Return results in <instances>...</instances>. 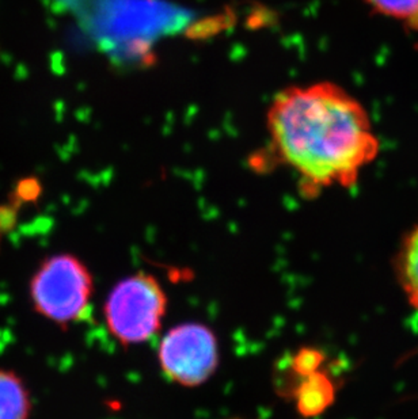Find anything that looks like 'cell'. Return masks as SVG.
I'll list each match as a JSON object with an SVG mask.
<instances>
[{
    "instance_id": "1",
    "label": "cell",
    "mask_w": 418,
    "mask_h": 419,
    "mask_svg": "<svg viewBox=\"0 0 418 419\" xmlns=\"http://www.w3.org/2000/svg\"><path fill=\"white\" fill-rule=\"evenodd\" d=\"M270 157L294 171L300 191L352 187L376 159L380 143L365 108L331 82L290 86L266 113Z\"/></svg>"
},
{
    "instance_id": "2",
    "label": "cell",
    "mask_w": 418,
    "mask_h": 419,
    "mask_svg": "<svg viewBox=\"0 0 418 419\" xmlns=\"http://www.w3.org/2000/svg\"><path fill=\"white\" fill-rule=\"evenodd\" d=\"M167 296L148 273L120 281L105 303V318L111 335L124 346L151 340L162 326Z\"/></svg>"
},
{
    "instance_id": "3",
    "label": "cell",
    "mask_w": 418,
    "mask_h": 419,
    "mask_svg": "<svg viewBox=\"0 0 418 419\" xmlns=\"http://www.w3.org/2000/svg\"><path fill=\"white\" fill-rule=\"evenodd\" d=\"M93 295L87 266L71 254H59L40 266L31 282L35 311L59 326L78 320Z\"/></svg>"
},
{
    "instance_id": "4",
    "label": "cell",
    "mask_w": 418,
    "mask_h": 419,
    "mask_svg": "<svg viewBox=\"0 0 418 419\" xmlns=\"http://www.w3.org/2000/svg\"><path fill=\"white\" fill-rule=\"evenodd\" d=\"M158 359L165 376L175 384L202 386L219 365L216 335L202 323L174 327L159 343Z\"/></svg>"
},
{
    "instance_id": "5",
    "label": "cell",
    "mask_w": 418,
    "mask_h": 419,
    "mask_svg": "<svg viewBox=\"0 0 418 419\" xmlns=\"http://www.w3.org/2000/svg\"><path fill=\"white\" fill-rule=\"evenodd\" d=\"M291 396L296 410L306 418L317 417L330 407L334 401V386L322 371L297 379Z\"/></svg>"
},
{
    "instance_id": "6",
    "label": "cell",
    "mask_w": 418,
    "mask_h": 419,
    "mask_svg": "<svg viewBox=\"0 0 418 419\" xmlns=\"http://www.w3.org/2000/svg\"><path fill=\"white\" fill-rule=\"evenodd\" d=\"M395 273L407 301L418 310V225L403 239L395 259Z\"/></svg>"
},
{
    "instance_id": "7",
    "label": "cell",
    "mask_w": 418,
    "mask_h": 419,
    "mask_svg": "<svg viewBox=\"0 0 418 419\" xmlns=\"http://www.w3.org/2000/svg\"><path fill=\"white\" fill-rule=\"evenodd\" d=\"M31 402L22 379L0 369V419H29Z\"/></svg>"
},
{
    "instance_id": "8",
    "label": "cell",
    "mask_w": 418,
    "mask_h": 419,
    "mask_svg": "<svg viewBox=\"0 0 418 419\" xmlns=\"http://www.w3.org/2000/svg\"><path fill=\"white\" fill-rule=\"evenodd\" d=\"M380 16L400 21L418 30V0H364Z\"/></svg>"
},
{
    "instance_id": "9",
    "label": "cell",
    "mask_w": 418,
    "mask_h": 419,
    "mask_svg": "<svg viewBox=\"0 0 418 419\" xmlns=\"http://www.w3.org/2000/svg\"><path fill=\"white\" fill-rule=\"evenodd\" d=\"M325 356L315 347H302L290 358V369L296 379L306 377L309 374L321 371Z\"/></svg>"
},
{
    "instance_id": "10",
    "label": "cell",
    "mask_w": 418,
    "mask_h": 419,
    "mask_svg": "<svg viewBox=\"0 0 418 419\" xmlns=\"http://www.w3.org/2000/svg\"><path fill=\"white\" fill-rule=\"evenodd\" d=\"M43 193V185L35 177H28L16 184L11 202L21 208L22 203H34Z\"/></svg>"
},
{
    "instance_id": "11",
    "label": "cell",
    "mask_w": 418,
    "mask_h": 419,
    "mask_svg": "<svg viewBox=\"0 0 418 419\" xmlns=\"http://www.w3.org/2000/svg\"><path fill=\"white\" fill-rule=\"evenodd\" d=\"M19 208L13 202L0 205V238L11 233L16 228Z\"/></svg>"
}]
</instances>
